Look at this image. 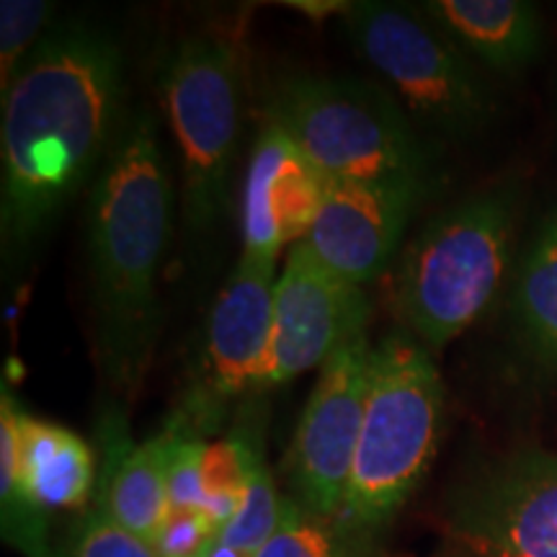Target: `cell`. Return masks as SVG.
I'll return each instance as SVG.
<instances>
[{"mask_svg": "<svg viewBox=\"0 0 557 557\" xmlns=\"http://www.w3.org/2000/svg\"><path fill=\"white\" fill-rule=\"evenodd\" d=\"M124 52L114 34L62 21L0 96V243L5 267L32 256L122 132Z\"/></svg>", "mask_w": 557, "mask_h": 557, "instance_id": "cell-1", "label": "cell"}, {"mask_svg": "<svg viewBox=\"0 0 557 557\" xmlns=\"http://www.w3.org/2000/svg\"><path fill=\"white\" fill-rule=\"evenodd\" d=\"M173 227V189L152 114L124 120L88 207L96 351L114 393L135 398L163 325L158 278Z\"/></svg>", "mask_w": 557, "mask_h": 557, "instance_id": "cell-2", "label": "cell"}, {"mask_svg": "<svg viewBox=\"0 0 557 557\" xmlns=\"http://www.w3.org/2000/svg\"><path fill=\"white\" fill-rule=\"evenodd\" d=\"M519 194L493 186L434 214L389 269L387 302L418 344L438 351L504 289L513 259Z\"/></svg>", "mask_w": 557, "mask_h": 557, "instance_id": "cell-3", "label": "cell"}, {"mask_svg": "<svg viewBox=\"0 0 557 557\" xmlns=\"http://www.w3.org/2000/svg\"><path fill=\"white\" fill-rule=\"evenodd\" d=\"M444 426V382L429 348L395 331L374 346L357 457L338 517L380 534L434 465Z\"/></svg>", "mask_w": 557, "mask_h": 557, "instance_id": "cell-4", "label": "cell"}, {"mask_svg": "<svg viewBox=\"0 0 557 557\" xmlns=\"http://www.w3.org/2000/svg\"><path fill=\"white\" fill-rule=\"evenodd\" d=\"M267 124L331 181H429V152L400 103L351 75H292L271 90Z\"/></svg>", "mask_w": 557, "mask_h": 557, "instance_id": "cell-5", "label": "cell"}, {"mask_svg": "<svg viewBox=\"0 0 557 557\" xmlns=\"http://www.w3.org/2000/svg\"><path fill=\"white\" fill-rule=\"evenodd\" d=\"M344 16L354 50L416 120L451 137H468L493 120L496 96L480 67L421 9L364 0L346 5Z\"/></svg>", "mask_w": 557, "mask_h": 557, "instance_id": "cell-6", "label": "cell"}, {"mask_svg": "<svg viewBox=\"0 0 557 557\" xmlns=\"http://www.w3.org/2000/svg\"><path fill=\"white\" fill-rule=\"evenodd\" d=\"M165 111L181 150L184 218L194 233L220 222L243 120V54L225 34L178 45L163 78Z\"/></svg>", "mask_w": 557, "mask_h": 557, "instance_id": "cell-7", "label": "cell"}, {"mask_svg": "<svg viewBox=\"0 0 557 557\" xmlns=\"http://www.w3.org/2000/svg\"><path fill=\"white\" fill-rule=\"evenodd\" d=\"M444 527L468 557H557V451L521 447L451 487Z\"/></svg>", "mask_w": 557, "mask_h": 557, "instance_id": "cell-8", "label": "cell"}, {"mask_svg": "<svg viewBox=\"0 0 557 557\" xmlns=\"http://www.w3.org/2000/svg\"><path fill=\"white\" fill-rule=\"evenodd\" d=\"M96 487V457L78 434L0 400V521L26 557H52L47 511L81 508Z\"/></svg>", "mask_w": 557, "mask_h": 557, "instance_id": "cell-9", "label": "cell"}, {"mask_svg": "<svg viewBox=\"0 0 557 557\" xmlns=\"http://www.w3.org/2000/svg\"><path fill=\"white\" fill-rule=\"evenodd\" d=\"M374 346L364 336L320 367L282 462L289 498L315 517H338L364 421Z\"/></svg>", "mask_w": 557, "mask_h": 557, "instance_id": "cell-10", "label": "cell"}, {"mask_svg": "<svg viewBox=\"0 0 557 557\" xmlns=\"http://www.w3.org/2000/svg\"><path fill=\"white\" fill-rule=\"evenodd\" d=\"M369 315L364 287L333 274L308 240L295 243L276 278L271 348L259 389L323 367L338 348L364 336Z\"/></svg>", "mask_w": 557, "mask_h": 557, "instance_id": "cell-11", "label": "cell"}, {"mask_svg": "<svg viewBox=\"0 0 557 557\" xmlns=\"http://www.w3.org/2000/svg\"><path fill=\"white\" fill-rule=\"evenodd\" d=\"M426 181H333L308 246L346 282L369 287L398 261V250Z\"/></svg>", "mask_w": 557, "mask_h": 557, "instance_id": "cell-12", "label": "cell"}, {"mask_svg": "<svg viewBox=\"0 0 557 557\" xmlns=\"http://www.w3.org/2000/svg\"><path fill=\"white\" fill-rule=\"evenodd\" d=\"M331 184L282 129L267 124L243 186V253L276 261L287 243L308 238Z\"/></svg>", "mask_w": 557, "mask_h": 557, "instance_id": "cell-13", "label": "cell"}, {"mask_svg": "<svg viewBox=\"0 0 557 557\" xmlns=\"http://www.w3.org/2000/svg\"><path fill=\"white\" fill-rule=\"evenodd\" d=\"M276 261L240 256L209 312L205 361L214 398L259 387L271 348Z\"/></svg>", "mask_w": 557, "mask_h": 557, "instance_id": "cell-14", "label": "cell"}, {"mask_svg": "<svg viewBox=\"0 0 557 557\" xmlns=\"http://www.w3.org/2000/svg\"><path fill=\"white\" fill-rule=\"evenodd\" d=\"M107 459L96 504L124 529L152 545L171 513L169 470L176 447V426L165 429L139 447L129 444L122 421H107Z\"/></svg>", "mask_w": 557, "mask_h": 557, "instance_id": "cell-15", "label": "cell"}, {"mask_svg": "<svg viewBox=\"0 0 557 557\" xmlns=\"http://www.w3.org/2000/svg\"><path fill=\"white\" fill-rule=\"evenodd\" d=\"M421 11L487 70L517 73L542 50V13L524 0H429Z\"/></svg>", "mask_w": 557, "mask_h": 557, "instance_id": "cell-16", "label": "cell"}, {"mask_svg": "<svg viewBox=\"0 0 557 557\" xmlns=\"http://www.w3.org/2000/svg\"><path fill=\"white\" fill-rule=\"evenodd\" d=\"M511 320L527 357L557 372V209L547 212L513 271Z\"/></svg>", "mask_w": 557, "mask_h": 557, "instance_id": "cell-17", "label": "cell"}, {"mask_svg": "<svg viewBox=\"0 0 557 557\" xmlns=\"http://www.w3.org/2000/svg\"><path fill=\"white\" fill-rule=\"evenodd\" d=\"M256 557H389L380 534L341 517H315L284 496L282 521Z\"/></svg>", "mask_w": 557, "mask_h": 557, "instance_id": "cell-18", "label": "cell"}, {"mask_svg": "<svg viewBox=\"0 0 557 557\" xmlns=\"http://www.w3.org/2000/svg\"><path fill=\"white\" fill-rule=\"evenodd\" d=\"M282 508L284 496L276 493L267 459L261 457L259 465L250 472L238 513L214 534V540L243 557H256L271 540V534L276 532L278 521H282Z\"/></svg>", "mask_w": 557, "mask_h": 557, "instance_id": "cell-19", "label": "cell"}, {"mask_svg": "<svg viewBox=\"0 0 557 557\" xmlns=\"http://www.w3.org/2000/svg\"><path fill=\"white\" fill-rule=\"evenodd\" d=\"M54 13L52 3L45 0H3L0 3V96L16 81L47 18Z\"/></svg>", "mask_w": 557, "mask_h": 557, "instance_id": "cell-20", "label": "cell"}, {"mask_svg": "<svg viewBox=\"0 0 557 557\" xmlns=\"http://www.w3.org/2000/svg\"><path fill=\"white\" fill-rule=\"evenodd\" d=\"M70 557H158L148 540L137 537L96 504L70 532Z\"/></svg>", "mask_w": 557, "mask_h": 557, "instance_id": "cell-21", "label": "cell"}, {"mask_svg": "<svg viewBox=\"0 0 557 557\" xmlns=\"http://www.w3.org/2000/svg\"><path fill=\"white\" fill-rule=\"evenodd\" d=\"M205 447L207 444L199 434L189 431V423H176V447L169 470L171 511H201L205 506V480H201Z\"/></svg>", "mask_w": 557, "mask_h": 557, "instance_id": "cell-22", "label": "cell"}, {"mask_svg": "<svg viewBox=\"0 0 557 557\" xmlns=\"http://www.w3.org/2000/svg\"><path fill=\"white\" fill-rule=\"evenodd\" d=\"M214 529L201 511H171L156 542L158 557H191L207 547Z\"/></svg>", "mask_w": 557, "mask_h": 557, "instance_id": "cell-23", "label": "cell"}, {"mask_svg": "<svg viewBox=\"0 0 557 557\" xmlns=\"http://www.w3.org/2000/svg\"><path fill=\"white\" fill-rule=\"evenodd\" d=\"M52 557H70L67 553H65V549H54V555Z\"/></svg>", "mask_w": 557, "mask_h": 557, "instance_id": "cell-24", "label": "cell"}, {"mask_svg": "<svg viewBox=\"0 0 557 557\" xmlns=\"http://www.w3.org/2000/svg\"><path fill=\"white\" fill-rule=\"evenodd\" d=\"M191 557H207V547L201 549V553H197V555H191Z\"/></svg>", "mask_w": 557, "mask_h": 557, "instance_id": "cell-25", "label": "cell"}]
</instances>
